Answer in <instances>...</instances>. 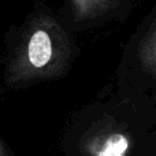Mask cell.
Returning <instances> with one entry per match:
<instances>
[{
    "instance_id": "1",
    "label": "cell",
    "mask_w": 156,
    "mask_h": 156,
    "mask_svg": "<svg viewBox=\"0 0 156 156\" xmlns=\"http://www.w3.org/2000/svg\"><path fill=\"white\" fill-rule=\"evenodd\" d=\"M78 55L70 30L48 7L36 8L21 26L7 54L4 82L23 88L67 74Z\"/></svg>"
},
{
    "instance_id": "2",
    "label": "cell",
    "mask_w": 156,
    "mask_h": 156,
    "mask_svg": "<svg viewBox=\"0 0 156 156\" xmlns=\"http://www.w3.org/2000/svg\"><path fill=\"white\" fill-rule=\"evenodd\" d=\"M118 77L129 92L156 101V5L127 40Z\"/></svg>"
},
{
    "instance_id": "3",
    "label": "cell",
    "mask_w": 156,
    "mask_h": 156,
    "mask_svg": "<svg viewBox=\"0 0 156 156\" xmlns=\"http://www.w3.org/2000/svg\"><path fill=\"white\" fill-rule=\"evenodd\" d=\"M136 0H67L69 18L77 29H90L122 19Z\"/></svg>"
},
{
    "instance_id": "4",
    "label": "cell",
    "mask_w": 156,
    "mask_h": 156,
    "mask_svg": "<svg viewBox=\"0 0 156 156\" xmlns=\"http://www.w3.org/2000/svg\"><path fill=\"white\" fill-rule=\"evenodd\" d=\"M85 149L89 156H127L130 138L115 119L104 116L88 134Z\"/></svg>"
},
{
    "instance_id": "5",
    "label": "cell",
    "mask_w": 156,
    "mask_h": 156,
    "mask_svg": "<svg viewBox=\"0 0 156 156\" xmlns=\"http://www.w3.org/2000/svg\"><path fill=\"white\" fill-rule=\"evenodd\" d=\"M0 156H8V152L5 151L4 145H3L2 143H0Z\"/></svg>"
}]
</instances>
